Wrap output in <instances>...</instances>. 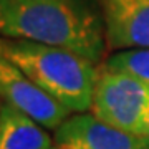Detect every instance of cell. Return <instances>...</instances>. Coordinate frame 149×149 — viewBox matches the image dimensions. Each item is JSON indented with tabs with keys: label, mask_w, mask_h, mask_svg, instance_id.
<instances>
[{
	"label": "cell",
	"mask_w": 149,
	"mask_h": 149,
	"mask_svg": "<svg viewBox=\"0 0 149 149\" xmlns=\"http://www.w3.org/2000/svg\"><path fill=\"white\" fill-rule=\"evenodd\" d=\"M0 37L65 48L95 65L106 52L96 0H0Z\"/></svg>",
	"instance_id": "obj_1"
},
{
	"label": "cell",
	"mask_w": 149,
	"mask_h": 149,
	"mask_svg": "<svg viewBox=\"0 0 149 149\" xmlns=\"http://www.w3.org/2000/svg\"><path fill=\"white\" fill-rule=\"evenodd\" d=\"M0 55L71 113L91 109L98 66L81 55L28 40L0 37Z\"/></svg>",
	"instance_id": "obj_2"
},
{
	"label": "cell",
	"mask_w": 149,
	"mask_h": 149,
	"mask_svg": "<svg viewBox=\"0 0 149 149\" xmlns=\"http://www.w3.org/2000/svg\"><path fill=\"white\" fill-rule=\"evenodd\" d=\"M90 111L113 128L134 134H146L149 85L103 63L98 66Z\"/></svg>",
	"instance_id": "obj_3"
},
{
	"label": "cell",
	"mask_w": 149,
	"mask_h": 149,
	"mask_svg": "<svg viewBox=\"0 0 149 149\" xmlns=\"http://www.w3.org/2000/svg\"><path fill=\"white\" fill-rule=\"evenodd\" d=\"M0 98L20 111L27 113L47 129H58L71 111L52 96L43 93L18 66L0 55Z\"/></svg>",
	"instance_id": "obj_4"
},
{
	"label": "cell",
	"mask_w": 149,
	"mask_h": 149,
	"mask_svg": "<svg viewBox=\"0 0 149 149\" xmlns=\"http://www.w3.org/2000/svg\"><path fill=\"white\" fill-rule=\"evenodd\" d=\"M56 149H149V136L113 128L93 114L76 113L55 129Z\"/></svg>",
	"instance_id": "obj_5"
},
{
	"label": "cell",
	"mask_w": 149,
	"mask_h": 149,
	"mask_svg": "<svg viewBox=\"0 0 149 149\" xmlns=\"http://www.w3.org/2000/svg\"><path fill=\"white\" fill-rule=\"evenodd\" d=\"M106 50L149 48V0H96Z\"/></svg>",
	"instance_id": "obj_6"
},
{
	"label": "cell",
	"mask_w": 149,
	"mask_h": 149,
	"mask_svg": "<svg viewBox=\"0 0 149 149\" xmlns=\"http://www.w3.org/2000/svg\"><path fill=\"white\" fill-rule=\"evenodd\" d=\"M53 141L40 123L18 108H0V149H52Z\"/></svg>",
	"instance_id": "obj_7"
},
{
	"label": "cell",
	"mask_w": 149,
	"mask_h": 149,
	"mask_svg": "<svg viewBox=\"0 0 149 149\" xmlns=\"http://www.w3.org/2000/svg\"><path fill=\"white\" fill-rule=\"evenodd\" d=\"M104 65L118 71H124L149 85V48L118 52L111 55Z\"/></svg>",
	"instance_id": "obj_8"
},
{
	"label": "cell",
	"mask_w": 149,
	"mask_h": 149,
	"mask_svg": "<svg viewBox=\"0 0 149 149\" xmlns=\"http://www.w3.org/2000/svg\"><path fill=\"white\" fill-rule=\"evenodd\" d=\"M146 134L149 136V116H148V121H146Z\"/></svg>",
	"instance_id": "obj_9"
},
{
	"label": "cell",
	"mask_w": 149,
	"mask_h": 149,
	"mask_svg": "<svg viewBox=\"0 0 149 149\" xmlns=\"http://www.w3.org/2000/svg\"><path fill=\"white\" fill-rule=\"evenodd\" d=\"M2 104H3V103H2V98H0V108H2Z\"/></svg>",
	"instance_id": "obj_10"
},
{
	"label": "cell",
	"mask_w": 149,
	"mask_h": 149,
	"mask_svg": "<svg viewBox=\"0 0 149 149\" xmlns=\"http://www.w3.org/2000/svg\"><path fill=\"white\" fill-rule=\"evenodd\" d=\"M52 149H56V148H55V146H53V148H52Z\"/></svg>",
	"instance_id": "obj_11"
}]
</instances>
